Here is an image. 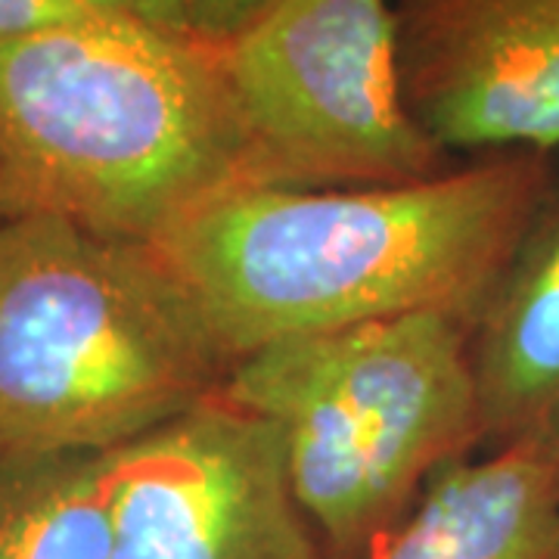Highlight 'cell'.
Masks as SVG:
<instances>
[{
  "label": "cell",
  "mask_w": 559,
  "mask_h": 559,
  "mask_svg": "<svg viewBox=\"0 0 559 559\" xmlns=\"http://www.w3.org/2000/svg\"><path fill=\"white\" fill-rule=\"evenodd\" d=\"M550 197L535 153L382 187L242 183L156 242L237 364L264 345L373 320L469 326Z\"/></svg>",
  "instance_id": "1"
},
{
  "label": "cell",
  "mask_w": 559,
  "mask_h": 559,
  "mask_svg": "<svg viewBox=\"0 0 559 559\" xmlns=\"http://www.w3.org/2000/svg\"><path fill=\"white\" fill-rule=\"evenodd\" d=\"M0 178L10 218L156 246L252 183L218 47L112 13L0 40Z\"/></svg>",
  "instance_id": "2"
},
{
  "label": "cell",
  "mask_w": 559,
  "mask_h": 559,
  "mask_svg": "<svg viewBox=\"0 0 559 559\" xmlns=\"http://www.w3.org/2000/svg\"><path fill=\"white\" fill-rule=\"evenodd\" d=\"M234 370L153 242L60 215L0 221V454H106Z\"/></svg>",
  "instance_id": "3"
},
{
  "label": "cell",
  "mask_w": 559,
  "mask_h": 559,
  "mask_svg": "<svg viewBox=\"0 0 559 559\" xmlns=\"http://www.w3.org/2000/svg\"><path fill=\"white\" fill-rule=\"evenodd\" d=\"M469 330L451 314H407L234 364L221 392L274 426L333 559H367L436 473L481 448Z\"/></svg>",
  "instance_id": "4"
},
{
  "label": "cell",
  "mask_w": 559,
  "mask_h": 559,
  "mask_svg": "<svg viewBox=\"0 0 559 559\" xmlns=\"http://www.w3.org/2000/svg\"><path fill=\"white\" fill-rule=\"evenodd\" d=\"M218 53L252 183L333 190L448 171L404 103L392 0H271Z\"/></svg>",
  "instance_id": "5"
},
{
  "label": "cell",
  "mask_w": 559,
  "mask_h": 559,
  "mask_svg": "<svg viewBox=\"0 0 559 559\" xmlns=\"http://www.w3.org/2000/svg\"><path fill=\"white\" fill-rule=\"evenodd\" d=\"M109 559H333L280 436L224 392L103 454Z\"/></svg>",
  "instance_id": "6"
},
{
  "label": "cell",
  "mask_w": 559,
  "mask_h": 559,
  "mask_svg": "<svg viewBox=\"0 0 559 559\" xmlns=\"http://www.w3.org/2000/svg\"><path fill=\"white\" fill-rule=\"evenodd\" d=\"M404 103L451 150L559 146V0H392Z\"/></svg>",
  "instance_id": "7"
},
{
  "label": "cell",
  "mask_w": 559,
  "mask_h": 559,
  "mask_svg": "<svg viewBox=\"0 0 559 559\" xmlns=\"http://www.w3.org/2000/svg\"><path fill=\"white\" fill-rule=\"evenodd\" d=\"M481 448L559 454V193L550 190L469 330Z\"/></svg>",
  "instance_id": "8"
},
{
  "label": "cell",
  "mask_w": 559,
  "mask_h": 559,
  "mask_svg": "<svg viewBox=\"0 0 559 559\" xmlns=\"http://www.w3.org/2000/svg\"><path fill=\"white\" fill-rule=\"evenodd\" d=\"M367 559H559V454L510 444L444 466Z\"/></svg>",
  "instance_id": "9"
},
{
  "label": "cell",
  "mask_w": 559,
  "mask_h": 559,
  "mask_svg": "<svg viewBox=\"0 0 559 559\" xmlns=\"http://www.w3.org/2000/svg\"><path fill=\"white\" fill-rule=\"evenodd\" d=\"M0 559H109L103 454H0Z\"/></svg>",
  "instance_id": "10"
},
{
  "label": "cell",
  "mask_w": 559,
  "mask_h": 559,
  "mask_svg": "<svg viewBox=\"0 0 559 559\" xmlns=\"http://www.w3.org/2000/svg\"><path fill=\"white\" fill-rule=\"evenodd\" d=\"M84 0H0V40L38 35L47 28H60L69 22L97 16Z\"/></svg>",
  "instance_id": "11"
},
{
  "label": "cell",
  "mask_w": 559,
  "mask_h": 559,
  "mask_svg": "<svg viewBox=\"0 0 559 559\" xmlns=\"http://www.w3.org/2000/svg\"><path fill=\"white\" fill-rule=\"evenodd\" d=\"M267 3L271 0H193V35L209 47H224Z\"/></svg>",
  "instance_id": "12"
},
{
  "label": "cell",
  "mask_w": 559,
  "mask_h": 559,
  "mask_svg": "<svg viewBox=\"0 0 559 559\" xmlns=\"http://www.w3.org/2000/svg\"><path fill=\"white\" fill-rule=\"evenodd\" d=\"M134 16L171 35H193V0H131Z\"/></svg>",
  "instance_id": "13"
},
{
  "label": "cell",
  "mask_w": 559,
  "mask_h": 559,
  "mask_svg": "<svg viewBox=\"0 0 559 559\" xmlns=\"http://www.w3.org/2000/svg\"><path fill=\"white\" fill-rule=\"evenodd\" d=\"M84 3H91L100 13H112V16H134L131 0H84Z\"/></svg>",
  "instance_id": "14"
},
{
  "label": "cell",
  "mask_w": 559,
  "mask_h": 559,
  "mask_svg": "<svg viewBox=\"0 0 559 559\" xmlns=\"http://www.w3.org/2000/svg\"><path fill=\"white\" fill-rule=\"evenodd\" d=\"M10 218V202H7V190H3V178H0V221Z\"/></svg>",
  "instance_id": "15"
}]
</instances>
